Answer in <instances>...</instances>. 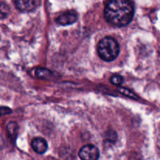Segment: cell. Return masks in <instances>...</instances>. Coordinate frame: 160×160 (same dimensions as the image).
I'll list each match as a JSON object with an SVG mask.
<instances>
[{"instance_id": "obj_1", "label": "cell", "mask_w": 160, "mask_h": 160, "mask_svg": "<svg viewBox=\"0 0 160 160\" xmlns=\"http://www.w3.org/2000/svg\"><path fill=\"white\" fill-rule=\"evenodd\" d=\"M134 8L130 0H110L104 8L107 22L115 27H124L130 23Z\"/></svg>"}, {"instance_id": "obj_2", "label": "cell", "mask_w": 160, "mask_h": 160, "mask_svg": "<svg viewBox=\"0 0 160 160\" xmlns=\"http://www.w3.org/2000/svg\"><path fill=\"white\" fill-rule=\"evenodd\" d=\"M97 52L100 59L106 62L115 60L119 54V45L111 37H105L99 42Z\"/></svg>"}, {"instance_id": "obj_3", "label": "cell", "mask_w": 160, "mask_h": 160, "mask_svg": "<svg viewBox=\"0 0 160 160\" xmlns=\"http://www.w3.org/2000/svg\"><path fill=\"white\" fill-rule=\"evenodd\" d=\"M78 156L81 160H98L100 152L95 145H86L80 148Z\"/></svg>"}, {"instance_id": "obj_4", "label": "cell", "mask_w": 160, "mask_h": 160, "mask_svg": "<svg viewBox=\"0 0 160 160\" xmlns=\"http://www.w3.org/2000/svg\"><path fill=\"white\" fill-rule=\"evenodd\" d=\"M78 19V15L76 12L73 10L67 11L56 18V21L58 24L66 26V25H71L75 23Z\"/></svg>"}, {"instance_id": "obj_5", "label": "cell", "mask_w": 160, "mask_h": 160, "mask_svg": "<svg viewBox=\"0 0 160 160\" xmlns=\"http://www.w3.org/2000/svg\"><path fill=\"white\" fill-rule=\"evenodd\" d=\"M15 6L20 12H31L35 9L36 2L35 0H16Z\"/></svg>"}, {"instance_id": "obj_6", "label": "cell", "mask_w": 160, "mask_h": 160, "mask_svg": "<svg viewBox=\"0 0 160 160\" xmlns=\"http://www.w3.org/2000/svg\"><path fill=\"white\" fill-rule=\"evenodd\" d=\"M31 148L38 154H44L48 149L46 141L42 138H35L31 141Z\"/></svg>"}, {"instance_id": "obj_7", "label": "cell", "mask_w": 160, "mask_h": 160, "mask_svg": "<svg viewBox=\"0 0 160 160\" xmlns=\"http://www.w3.org/2000/svg\"><path fill=\"white\" fill-rule=\"evenodd\" d=\"M53 73L45 68H37L35 70V76L40 79H50Z\"/></svg>"}, {"instance_id": "obj_8", "label": "cell", "mask_w": 160, "mask_h": 160, "mask_svg": "<svg viewBox=\"0 0 160 160\" xmlns=\"http://www.w3.org/2000/svg\"><path fill=\"white\" fill-rule=\"evenodd\" d=\"M9 7L4 2H0V20L5 19L9 16Z\"/></svg>"}, {"instance_id": "obj_9", "label": "cell", "mask_w": 160, "mask_h": 160, "mask_svg": "<svg viewBox=\"0 0 160 160\" xmlns=\"http://www.w3.org/2000/svg\"><path fill=\"white\" fill-rule=\"evenodd\" d=\"M18 125L15 122H10L7 126V131L11 136H13L17 134Z\"/></svg>"}, {"instance_id": "obj_10", "label": "cell", "mask_w": 160, "mask_h": 160, "mask_svg": "<svg viewBox=\"0 0 160 160\" xmlns=\"http://www.w3.org/2000/svg\"><path fill=\"white\" fill-rule=\"evenodd\" d=\"M118 89H119V92H120L121 94H122V95H125V96L130 97V98H136V95H135V94L133 93V92H132V91L129 90V89L125 88L119 87Z\"/></svg>"}, {"instance_id": "obj_11", "label": "cell", "mask_w": 160, "mask_h": 160, "mask_svg": "<svg viewBox=\"0 0 160 160\" xmlns=\"http://www.w3.org/2000/svg\"><path fill=\"white\" fill-rule=\"evenodd\" d=\"M111 83L114 85H121L123 83V78L121 75H113L111 78Z\"/></svg>"}, {"instance_id": "obj_12", "label": "cell", "mask_w": 160, "mask_h": 160, "mask_svg": "<svg viewBox=\"0 0 160 160\" xmlns=\"http://www.w3.org/2000/svg\"><path fill=\"white\" fill-rule=\"evenodd\" d=\"M11 112H12V109H9V107H6V106H1L0 107V117L11 113Z\"/></svg>"}]
</instances>
